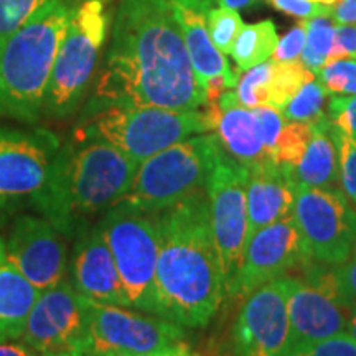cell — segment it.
Here are the masks:
<instances>
[{"instance_id":"cell-1","label":"cell","mask_w":356,"mask_h":356,"mask_svg":"<svg viewBox=\"0 0 356 356\" xmlns=\"http://www.w3.org/2000/svg\"><path fill=\"white\" fill-rule=\"evenodd\" d=\"M91 104L97 111L113 106L195 111L207 104L172 0H119Z\"/></svg>"},{"instance_id":"cell-2","label":"cell","mask_w":356,"mask_h":356,"mask_svg":"<svg viewBox=\"0 0 356 356\" xmlns=\"http://www.w3.org/2000/svg\"><path fill=\"white\" fill-rule=\"evenodd\" d=\"M159 228L157 293L162 317L203 328L226 297V280L213 238L204 190L155 213Z\"/></svg>"},{"instance_id":"cell-3","label":"cell","mask_w":356,"mask_h":356,"mask_svg":"<svg viewBox=\"0 0 356 356\" xmlns=\"http://www.w3.org/2000/svg\"><path fill=\"white\" fill-rule=\"evenodd\" d=\"M139 165L101 139L61 147L47 185L33 200L61 234H78L88 228L89 218L109 211L126 197Z\"/></svg>"},{"instance_id":"cell-4","label":"cell","mask_w":356,"mask_h":356,"mask_svg":"<svg viewBox=\"0 0 356 356\" xmlns=\"http://www.w3.org/2000/svg\"><path fill=\"white\" fill-rule=\"evenodd\" d=\"M79 0H53L17 32L0 40V115L33 124L44 97L58 48Z\"/></svg>"},{"instance_id":"cell-5","label":"cell","mask_w":356,"mask_h":356,"mask_svg":"<svg viewBox=\"0 0 356 356\" xmlns=\"http://www.w3.org/2000/svg\"><path fill=\"white\" fill-rule=\"evenodd\" d=\"M109 26V0H79L58 48L43 115L65 119L79 109L96 76Z\"/></svg>"},{"instance_id":"cell-6","label":"cell","mask_w":356,"mask_h":356,"mask_svg":"<svg viewBox=\"0 0 356 356\" xmlns=\"http://www.w3.org/2000/svg\"><path fill=\"white\" fill-rule=\"evenodd\" d=\"M222 147L215 134H198L144 160L121 202L155 215L204 190Z\"/></svg>"},{"instance_id":"cell-7","label":"cell","mask_w":356,"mask_h":356,"mask_svg":"<svg viewBox=\"0 0 356 356\" xmlns=\"http://www.w3.org/2000/svg\"><path fill=\"white\" fill-rule=\"evenodd\" d=\"M215 131L207 109L173 111L163 108L113 106L96 111L88 122L86 137L118 147L142 163L191 136Z\"/></svg>"},{"instance_id":"cell-8","label":"cell","mask_w":356,"mask_h":356,"mask_svg":"<svg viewBox=\"0 0 356 356\" xmlns=\"http://www.w3.org/2000/svg\"><path fill=\"white\" fill-rule=\"evenodd\" d=\"M97 226L114 257L129 307L162 317L155 284L159 262L155 216L118 203L104 213Z\"/></svg>"},{"instance_id":"cell-9","label":"cell","mask_w":356,"mask_h":356,"mask_svg":"<svg viewBox=\"0 0 356 356\" xmlns=\"http://www.w3.org/2000/svg\"><path fill=\"white\" fill-rule=\"evenodd\" d=\"M86 356H163L185 341V327L157 315L84 297Z\"/></svg>"},{"instance_id":"cell-10","label":"cell","mask_w":356,"mask_h":356,"mask_svg":"<svg viewBox=\"0 0 356 356\" xmlns=\"http://www.w3.org/2000/svg\"><path fill=\"white\" fill-rule=\"evenodd\" d=\"M292 220L312 259L341 264L356 244V207L335 186L296 185Z\"/></svg>"},{"instance_id":"cell-11","label":"cell","mask_w":356,"mask_h":356,"mask_svg":"<svg viewBox=\"0 0 356 356\" xmlns=\"http://www.w3.org/2000/svg\"><path fill=\"white\" fill-rule=\"evenodd\" d=\"M309 266L302 277L291 275L287 296L291 345L289 356L327 338L348 332L350 310L338 296L333 269Z\"/></svg>"},{"instance_id":"cell-12","label":"cell","mask_w":356,"mask_h":356,"mask_svg":"<svg viewBox=\"0 0 356 356\" xmlns=\"http://www.w3.org/2000/svg\"><path fill=\"white\" fill-rule=\"evenodd\" d=\"M248 168L221 149L204 185L226 291L241 266L248 241Z\"/></svg>"},{"instance_id":"cell-13","label":"cell","mask_w":356,"mask_h":356,"mask_svg":"<svg viewBox=\"0 0 356 356\" xmlns=\"http://www.w3.org/2000/svg\"><path fill=\"white\" fill-rule=\"evenodd\" d=\"M20 340L38 356L86 353L84 297L79 296L73 284L63 279L38 293Z\"/></svg>"},{"instance_id":"cell-14","label":"cell","mask_w":356,"mask_h":356,"mask_svg":"<svg viewBox=\"0 0 356 356\" xmlns=\"http://www.w3.org/2000/svg\"><path fill=\"white\" fill-rule=\"evenodd\" d=\"M289 282L284 275L244 297L231 333L233 356H289Z\"/></svg>"},{"instance_id":"cell-15","label":"cell","mask_w":356,"mask_h":356,"mask_svg":"<svg viewBox=\"0 0 356 356\" xmlns=\"http://www.w3.org/2000/svg\"><path fill=\"white\" fill-rule=\"evenodd\" d=\"M310 262L292 218L273 222L246 241L241 266L226 296L248 297L270 280L291 275L292 270H304Z\"/></svg>"},{"instance_id":"cell-16","label":"cell","mask_w":356,"mask_h":356,"mask_svg":"<svg viewBox=\"0 0 356 356\" xmlns=\"http://www.w3.org/2000/svg\"><path fill=\"white\" fill-rule=\"evenodd\" d=\"M60 149V140L44 129H0V203L37 197Z\"/></svg>"},{"instance_id":"cell-17","label":"cell","mask_w":356,"mask_h":356,"mask_svg":"<svg viewBox=\"0 0 356 356\" xmlns=\"http://www.w3.org/2000/svg\"><path fill=\"white\" fill-rule=\"evenodd\" d=\"M8 261L40 292L60 284L68 267L63 234L47 218L20 216L6 241Z\"/></svg>"},{"instance_id":"cell-18","label":"cell","mask_w":356,"mask_h":356,"mask_svg":"<svg viewBox=\"0 0 356 356\" xmlns=\"http://www.w3.org/2000/svg\"><path fill=\"white\" fill-rule=\"evenodd\" d=\"M70 267L71 284L79 296L99 304L129 307L121 275L99 226L79 231Z\"/></svg>"},{"instance_id":"cell-19","label":"cell","mask_w":356,"mask_h":356,"mask_svg":"<svg viewBox=\"0 0 356 356\" xmlns=\"http://www.w3.org/2000/svg\"><path fill=\"white\" fill-rule=\"evenodd\" d=\"M246 204H248V239L273 222L292 218L296 202V178L291 165H280L267 160L248 168Z\"/></svg>"},{"instance_id":"cell-20","label":"cell","mask_w":356,"mask_h":356,"mask_svg":"<svg viewBox=\"0 0 356 356\" xmlns=\"http://www.w3.org/2000/svg\"><path fill=\"white\" fill-rule=\"evenodd\" d=\"M216 106L215 136L226 154L246 168L273 160L266 152L254 111L244 108L234 91L222 92Z\"/></svg>"},{"instance_id":"cell-21","label":"cell","mask_w":356,"mask_h":356,"mask_svg":"<svg viewBox=\"0 0 356 356\" xmlns=\"http://www.w3.org/2000/svg\"><path fill=\"white\" fill-rule=\"evenodd\" d=\"M172 7L181 29V35H184L191 68L204 91L211 83H222L228 89L236 88L239 71L231 70L228 60L211 42L204 15L191 12L173 2Z\"/></svg>"},{"instance_id":"cell-22","label":"cell","mask_w":356,"mask_h":356,"mask_svg":"<svg viewBox=\"0 0 356 356\" xmlns=\"http://www.w3.org/2000/svg\"><path fill=\"white\" fill-rule=\"evenodd\" d=\"M40 291L8 261L0 238V340H20Z\"/></svg>"},{"instance_id":"cell-23","label":"cell","mask_w":356,"mask_h":356,"mask_svg":"<svg viewBox=\"0 0 356 356\" xmlns=\"http://www.w3.org/2000/svg\"><path fill=\"white\" fill-rule=\"evenodd\" d=\"M330 115H325L318 122L312 124V139L307 145L300 162L292 167V175L297 184L309 186H335L338 177L337 145L330 134Z\"/></svg>"},{"instance_id":"cell-24","label":"cell","mask_w":356,"mask_h":356,"mask_svg":"<svg viewBox=\"0 0 356 356\" xmlns=\"http://www.w3.org/2000/svg\"><path fill=\"white\" fill-rule=\"evenodd\" d=\"M277 32L273 20L244 25L231 48V58L238 65V71H248L273 58L277 47Z\"/></svg>"},{"instance_id":"cell-25","label":"cell","mask_w":356,"mask_h":356,"mask_svg":"<svg viewBox=\"0 0 356 356\" xmlns=\"http://www.w3.org/2000/svg\"><path fill=\"white\" fill-rule=\"evenodd\" d=\"M302 22L307 29V40L300 61L310 73L317 76L320 70L330 61L333 43H335L337 24L332 19V13L310 17Z\"/></svg>"},{"instance_id":"cell-26","label":"cell","mask_w":356,"mask_h":356,"mask_svg":"<svg viewBox=\"0 0 356 356\" xmlns=\"http://www.w3.org/2000/svg\"><path fill=\"white\" fill-rule=\"evenodd\" d=\"M315 78L299 60L274 61L267 84V106L282 111L307 81Z\"/></svg>"},{"instance_id":"cell-27","label":"cell","mask_w":356,"mask_h":356,"mask_svg":"<svg viewBox=\"0 0 356 356\" xmlns=\"http://www.w3.org/2000/svg\"><path fill=\"white\" fill-rule=\"evenodd\" d=\"M328 92L320 84L317 78H312L299 89L296 96L287 102L286 108L280 111L286 121L315 124L323 119V106Z\"/></svg>"},{"instance_id":"cell-28","label":"cell","mask_w":356,"mask_h":356,"mask_svg":"<svg viewBox=\"0 0 356 356\" xmlns=\"http://www.w3.org/2000/svg\"><path fill=\"white\" fill-rule=\"evenodd\" d=\"M208 33L211 42L222 55H229L231 48L243 30V19L238 10L226 7H216L204 15Z\"/></svg>"},{"instance_id":"cell-29","label":"cell","mask_w":356,"mask_h":356,"mask_svg":"<svg viewBox=\"0 0 356 356\" xmlns=\"http://www.w3.org/2000/svg\"><path fill=\"white\" fill-rule=\"evenodd\" d=\"M312 139V124L292 122L284 124L275 144L274 160L280 165L296 167L305 154Z\"/></svg>"},{"instance_id":"cell-30","label":"cell","mask_w":356,"mask_h":356,"mask_svg":"<svg viewBox=\"0 0 356 356\" xmlns=\"http://www.w3.org/2000/svg\"><path fill=\"white\" fill-rule=\"evenodd\" d=\"M270 70H273V58L239 76L234 92L244 108L254 109L257 106L267 104V84H269Z\"/></svg>"},{"instance_id":"cell-31","label":"cell","mask_w":356,"mask_h":356,"mask_svg":"<svg viewBox=\"0 0 356 356\" xmlns=\"http://www.w3.org/2000/svg\"><path fill=\"white\" fill-rule=\"evenodd\" d=\"M317 78L328 95L356 96V60H333L320 70Z\"/></svg>"},{"instance_id":"cell-32","label":"cell","mask_w":356,"mask_h":356,"mask_svg":"<svg viewBox=\"0 0 356 356\" xmlns=\"http://www.w3.org/2000/svg\"><path fill=\"white\" fill-rule=\"evenodd\" d=\"M332 139L338 154V177L341 188L348 200L356 207V142L345 136L340 129L332 124Z\"/></svg>"},{"instance_id":"cell-33","label":"cell","mask_w":356,"mask_h":356,"mask_svg":"<svg viewBox=\"0 0 356 356\" xmlns=\"http://www.w3.org/2000/svg\"><path fill=\"white\" fill-rule=\"evenodd\" d=\"M53 0H0V40L24 26Z\"/></svg>"},{"instance_id":"cell-34","label":"cell","mask_w":356,"mask_h":356,"mask_svg":"<svg viewBox=\"0 0 356 356\" xmlns=\"http://www.w3.org/2000/svg\"><path fill=\"white\" fill-rule=\"evenodd\" d=\"M338 296L346 309L351 310L356 307V244L351 249L350 256L333 269Z\"/></svg>"},{"instance_id":"cell-35","label":"cell","mask_w":356,"mask_h":356,"mask_svg":"<svg viewBox=\"0 0 356 356\" xmlns=\"http://www.w3.org/2000/svg\"><path fill=\"white\" fill-rule=\"evenodd\" d=\"M254 111L257 122H259L262 142H264L266 152L270 159L274 160V152H275V144H277V137L280 131H282L284 124H286V119L280 114L279 109L273 108V106H257Z\"/></svg>"},{"instance_id":"cell-36","label":"cell","mask_w":356,"mask_h":356,"mask_svg":"<svg viewBox=\"0 0 356 356\" xmlns=\"http://www.w3.org/2000/svg\"><path fill=\"white\" fill-rule=\"evenodd\" d=\"M328 108L333 126L356 142V96H333Z\"/></svg>"},{"instance_id":"cell-37","label":"cell","mask_w":356,"mask_h":356,"mask_svg":"<svg viewBox=\"0 0 356 356\" xmlns=\"http://www.w3.org/2000/svg\"><path fill=\"white\" fill-rule=\"evenodd\" d=\"M291 356H356V341L348 333L327 338Z\"/></svg>"},{"instance_id":"cell-38","label":"cell","mask_w":356,"mask_h":356,"mask_svg":"<svg viewBox=\"0 0 356 356\" xmlns=\"http://www.w3.org/2000/svg\"><path fill=\"white\" fill-rule=\"evenodd\" d=\"M307 40V29L304 22H299L296 29H292L286 37H282L277 42V47L273 53L274 61H293L299 60L302 50L305 47Z\"/></svg>"},{"instance_id":"cell-39","label":"cell","mask_w":356,"mask_h":356,"mask_svg":"<svg viewBox=\"0 0 356 356\" xmlns=\"http://www.w3.org/2000/svg\"><path fill=\"white\" fill-rule=\"evenodd\" d=\"M277 10L287 13V15L299 17L305 20L310 17L325 15V13H332L330 6H322V3L310 2V0H269Z\"/></svg>"},{"instance_id":"cell-40","label":"cell","mask_w":356,"mask_h":356,"mask_svg":"<svg viewBox=\"0 0 356 356\" xmlns=\"http://www.w3.org/2000/svg\"><path fill=\"white\" fill-rule=\"evenodd\" d=\"M340 58L356 60V24L335 26V43H333L330 61Z\"/></svg>"},{"instance_id":"cell-41","label":"cell","mask_w":356,"mask_h":356,"mask_svg":"<svg viewBox=\"0 0 356 356\" xmlns=\"http://www.w3.org/2000/svg\"><path fill=\"white\" fill-rule=\"evenodd\" d=\"M332 19L337 25L356 24V0H337L332 6Z\"/></svg>"},{"instance_id":"cell-42","label":"cell","mask_w":356,"mask_h":356,"mask_svg":"<svg viewBox=\"0 0 356 356\" xmlns=\"http://www.w3.org/2000/svg\"><path fill=\"white\" fill-rule=\"evenodd\" d=\"M0 356H38L22 340H0Z\"/></svg>"},{"instance_id":"cell-43","label":"cell","mask_w":356,"mask_h":356,"mask_svg":"<svg viewBox=\"0 0 356 356\" xmlns=\"http://www.w3.org/2000/svg\"><path fill=\"white\" fill-rule=\"evenodd\" d=\"M172 2L200 15H207L208 12L218 7V0H172Z\"/></svg>"},{"instance_id":"cell-44","label":"cell","mask_w":356,"mask_h":356,"mask_svg":"<svg viewBox=\"0 0 356 356\" xmlns=\"http://www.w3.org/2000/svg\"><path fill=\"white\" fill-rule=\"evenodd\" d=\"M256 0H218V7L233 8V10H239V8H246L252 6Z\"/></svg>"},{"instance_id":"cell-45","label":"cell","mask_w":356,"mask_h":356,"mask_svg":"<svg viewBox=\"0 0 356 356\" xmlns=\"http://www.w3.org/2000/svg\"><path fill=\"white\" fill-rule=\"evenodd\" d=\"M163 356H203V355H200V353H197V351L191 350L190 345L186 343V341H184V343L175 346V348L170 350Z\"/></svg>"},{"instance_id":"cell-46","label":"cell","mask_w":356,"mask_h":356,"mask_svg":"<svg viewBox=\"0 0 356 356\" xmlns=\"http://www.w3.org/2000/svg\"><path fill=\"white\" fill-rule=\"evenodd\" d=\"M346 333H348V335L356 341V307L350 314V325H348V332Z\"/></svg>"},{"instance_id":"cell-47","label":"cell","mask_w":356,"mask_h":356,"mask_svg":"<svg viewBox=\"0 0 356 356\" xmlns=\"http://www.w3.org/2000/svg\"><path fill=\"white\" fill-rule=\"evenodd\" d=\"M310 2H315V3H322V6H333V3L337 2V0H310Z\"/></svg>"},{"instance_id":"cell-48","label":"cell","mask_w":356,"mask_h":356,"mask_svg":"<svg viewBox=\"0 0 356 356\" xmlns=\"http://www.w3.org/2000/svg\"><path fill=\"white\" fill-rule=\"evenodd\" d=\"M53 356H86V355H53Z\"/></svg>"}]
</instances>
